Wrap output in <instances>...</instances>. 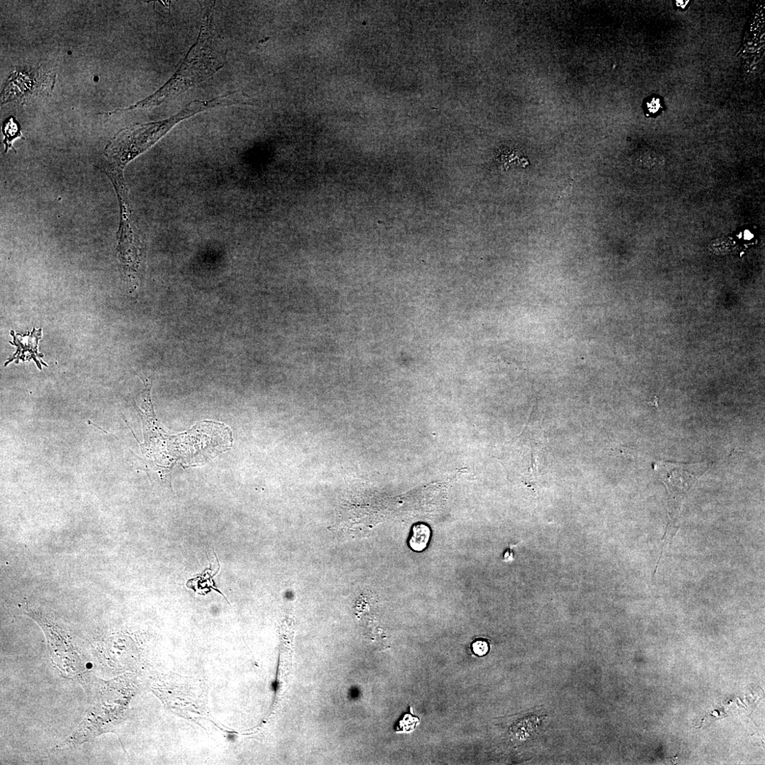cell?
I'll list each match as a JSON object with an SVG mask.
<instances>
[{
  "instance_id": "6",
  "label": "cell",
  "mask_w": 765,
  "mask_h": 765,
  "mask_svg": "<svg viewBox=\"0 0 765 765\" xmlns=\"http://www.w3.org/2000/svg\"><path fill=\"white\" fill-rule=\"evenodd\" d=\"M430 537L429 527L424 524H416L413 526L410 546L415 550H423L427 546Z\"/></svg>"
},
{
  "instance_id": "10",
  "label": "cell",
  "mask_w": 765,
  "mask_h": 765,
  "mask_svg": "<svg viewBox=\"0 0 765 765\" xmlns=\"http://www.w3.org/2000/svg\"><path fill=\"white\" fill-rule=\"evenodd\" d=\"M657 400H658V398L655 397L653 401L648 402V404L651 406L655 407L657 409L659 408V406H658V404H657Z\"/></svg>"
},
{
  "instance_id": "8",
  "label": "cell",
  "mask_w": 765,
  "mask_h": 765,
  "mask_svg": "<svg viewBox=\"0 0 765 765\" xmlns=\"http://www.w3.org/2000/svg\"><path fill=\"white\" fill-rule=\"evenodd\" d=\"M473 648L474 653L479 655H484L488 651V644L482 641L474 643L473 645Z\"/></svg>"
},
{
  "instance_id": "5",
  "label": "cell",
  "mask_w": 765,
  "mask_h": 765,
  "mask_svg": "<svg viewBox=\"0 0 765 765\" xmlns=\"http://www.w3.org/2000/svg\"><path fill=\"white\" fill-rule=\"evenodd\" d=\"M11 335L14 339L11 344L17 347V352L8 360L7 364L14 361V359L17 362L19 359L23 361L33 359L41 368V363L43 362L39 360L38 357L41 358L43 355L38 353V342L41 338V329L39 330L34 329L32 332L24 335L19 334L14 335V332L12 331Z\"/></svg>"
},
{
  "instance_id": "9",
  "label": "cell",
  "mask_w": 765,
  "mask_h": 765,
  "mask_svg": "<svg viewBox=\"0 0 765 765\" xmlns=\"http://www.w3.org/2000/svg\"><path fill=\"white\" fill-rule=\"evenodd\" d=\"M646 108L650 114H655L662 108L661 101L659 99H651L647 102Z\"/></svg>"
},
{
  "instance_id": "1",
  "label": "cell",
  "mask_w": 765,
  "mask_h": 765,
  "mask_svg": "<svg viewBox=\"0 0 765 765\" xmlns=\"http://www.w3.org/2000/svg\"><path fill=\"white\" fill-rule=\"evenodd\" d=\"M215 6V3L208 6L196 43L167 83L133 106L115 112L159 106L201 84L224 67L228 49L216 26Z\"/></svg>"
},
{
  "instance_id": "7",
  "label": "cell",
  "mask_w": 765,
  "mask_h": 765,
  "mask_svg": "<svg viewBox=\"0 0 765 765\" xmlns=\"http://www.w3.org/2000/svg\"><path fill=\"white\" fill-rule=\"evenodd\" d=\"M3 132L5 136L3 143L6 148V152H7L10 148H12L15 150L13 146V141L16 139L22 138L25 139L21 135L20 125L14 117H10L4 121L3 123Z\"/></svg>"
},
{
  "instance_id": "3",
  "label": "cell",
  "mask_w": 765,
  "mask_h": 765,
  "mask_svg": "<svg viewBox=\"0 0 765 765\" xmlns=\"http://www.w3.org/2000/svg\"><path fill=\"white\" fill-rule=\"evenodd\" d=\"M117 682L101 681L97 695L83 723L57 749H65L90 742L99 735L115 732L119 718V704L117 700Z\"/></svg>"
},
{
  "instance_id": "4",
  "label": "cell",
  "mask_w": 765,
  "mask_h": 765,
  "mask_svg": "<svg viewBox=\"0 0 765 765\" xmlns=\"http://www.w3.org/2000/svg\"><path fill=\"white\" fill-rule=\"evenodd\" d=\"M57 74L40 67H24L8 79L1 95V104L26 103L39 97L48 96L56 84Z\"/></svg>"
},
{
  "instance_id": "2",
  "label": "cell",
  "mask_w": 765,
  "mask_h": 765,
  "mask_svg": "<svg viewBox=\"0 0 765 765\" xmlns=\"http://www.w3.org/2000/svg\"><path fill=\"white\" fill-rule=\"evenodd\" d=\"M230 99L221 95L208 100L190 102L180 112L160 121L136 124L121 130L105 151L112 164L121 174L126 166L165 137L177 124L209 110L228 107Z\"/></svg>"
}]
</instances>
